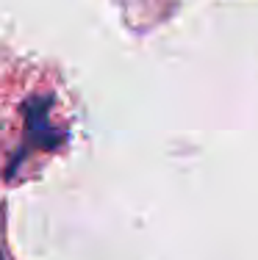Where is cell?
<instances>
[{"label":"cell","mask_w":258,"mask_h":260,"mask_svg":"<svg viewBox=\"0 0 258 260\" xmlns=\"http://www.w3.org/2000/svg\"><path fill=\"white\" fill-rule=\"evenodd\" d=\"M0 260H6V257H3V249H0Z\"/></svg>","instance_id":"obj_1"}]
</instances>
